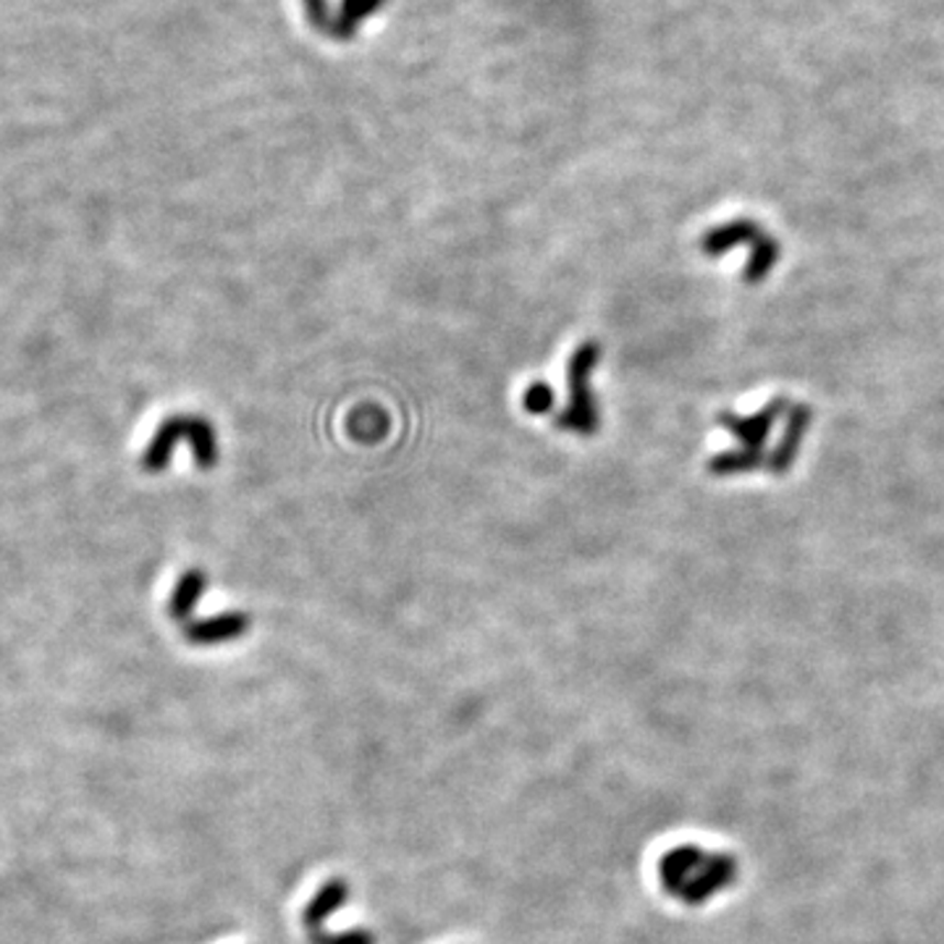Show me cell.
Here are the masks:
<instances>
[{
	"label": "cell",
	"instance_id": "cell-1",
	"mask_svg": "<svg viewBox=\"0 0 944 944\" xmlns=\"http://www.w3.org/2000/svg\"><path fill=\"white\" fill-rule=\"evenodd\" d=\"M601 360V347L596 341H585L572 352L567 362V386H570V402L567 409L557 417V426L578 436H593L599 430V405L591 388V375Z\"/></svg>",
	"mask_w": 944,
	"mask_h": 944
},
{
	"label": "cell",
	"instance_id": "cell-2",
	"mask_svg": "<svg viewBox=\"0 0 944 944\" xmlns=\"http://www.w3.org/2000/svg\"><path fill=\"white\" fill-rule=\"evenodd\" d=\"M179 441H184V415H171L157 426L147 449L142 451V470L150 472V475H157V472L166 470L176 447H179Z\"/></svg>",
	"mask_w": 944,
	"mask_h": 944
},
{
	"label": "cell",
	"instance_id": "cell-3",
	"mask_svg": "<svg viewBox=\"0 0 944 944\" xmlns=\"http://www.w3.org/2000/svg\"><path fill=\"white\" fill-rule=\"evenodd\" d=\"M184 441L189 443L191 454L200 470H213L218 462V436L213 422L202 415H184Z\"/></svg>",
	"mask_w": 944,
	"mask_h": 944
},
{
	"label": "cell",
	"instance_id": "cell-4",
	"mask_svg": "<svg viewBox=\"0 0 944 944\" xmlns=\"http://www.w3.org/2000/svg\"><path fill=\"white\" fill-rule=\"evenodd\" d=\"M244 629H248V617H244V614H239V612H231V614H221V617H213V619L191 622L184 635H187V640H191V643L208 646V643H221V640L239 638Z\"/></svg>",
	"mask_w": 944,
	"mask_h": 944
},
{
	"label": "cell",
	"instance_id": "cell-5",
	"mask_svg": "<svg viewBox=\"0 0 944 944\" xmlns=\"http://www.w3.org/2000/svg\"><path fill=\"white\" fill-rule=\"evenodd\" d=\"M205 585H208V578H205L202 570H189L182 574V580L174 588V596L168 601V614L174 619H189L191 612H195L197 601L202 599Z\"/></svg>",
	"mask_w": 944,
	"mask_h": 944
},
{
	"label": "cell",
	"instance_id": "cell-6",
	"mask_svg": "<svg viewBox=\"0 0 944 944\" xmlns=\"http://www.w3.org/2000/svg\"><path fill=\"white\" fill-rule=\"evenodd\" d=\"M735 874H737V866H735V860L732 858H714V860H709L706 864V871L701 874V877H698L695 881H690V889H688V898L690 900H706L709 894H714V892H720L722 887H727L732 879H735Z\"/></svg>",
	"mask_w": 944,
	"mask_h": 944
},
{
	"label": "cell",
	"instance_id": "cell-7",
	"mask_svg": "<svg viewBox=\"0 0 944 944\" xmlns=\"http://www.w3.org/2000/svg\"><path fill=\"white\" fill-rule=\"evenodd\" d=\"M758 237V231L750 223L745 221H735L727 226H720V229L709 231L706 237H703L701 248L706 255H724L729 248H735V244H743L745 239H754Z\"/></svg>",
	"mask_w": 944,
	"mask_h": 944
},
{
	"label": "cell",
	"instance_id": "cell-8",
	"mask_svg": "<svg viewBox=\"0 0 944 944\" xmlns=\"http://www.w3.org/2000/svg\"><path fill=\"white\" fill-rule=\"evenodd\" d=\"M771 413H775V407L766 409V413L758 415V417H745V420H735V417L724 415L722 422L732 430V433L740 436V439L748 443V447H758V443H761V439L766 436V430H769V426H771Z\"/></svg>",
	"mask_w": 944,
	"mask_h": 944
},
{
	"label": "cell",
	"instance_id": "cell-9",
	"mask_svg": "<svg viewBox=\"0 0 944 944\" xmlns=\"http://www.w3.org/2000/svg\"><path fill=\"white\" fill-rule=\"evenodd\" d=\"M523 407L528 409L530 415H546L553 409V388L549 383H530L528 392L523 394Z\"/></svg>",
	"mask_w": 944,
	"mask_h": 944
}]
</instances>
